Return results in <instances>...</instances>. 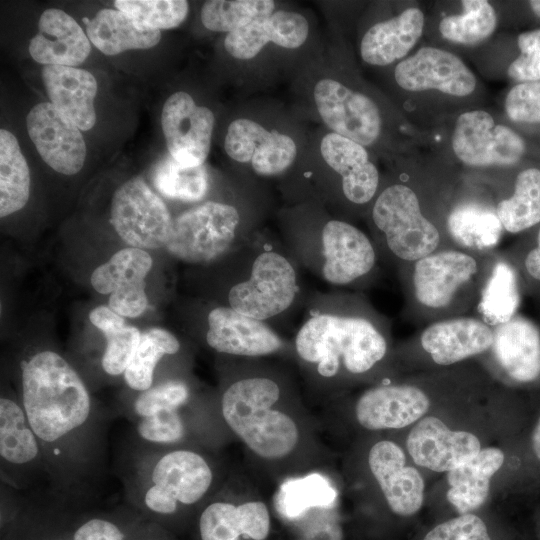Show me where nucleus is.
Returning <instances> with one entry per match:
<instances>
[{
    "mask_svg": "<svg viewBox=\"0 0 540 540\" xmlns=\"http://www.w3.org/2000/svg\"><path fill=\"white\" fill-rule=\"evenodd\" d=\"M234 359L235 369L218 396L219 410L254 475L279 485L327 470L322 423L310 413L292 378L265 359Z\"/></svg>",
    "mask_w": 540,
    "mask_h": 540,
    "instance_id": "f257e3e1",
    "label": "nucleus"
},
{
    "mask_svg": "<svg viewBox=\"0 0 540 540\" xmlns=\"http://www.w3.org/2000/svg\"><path fill=\"white\" fill-rule=\"evenodd\" d=\"M19 402L38 437L46 471L72 483L86 465L96 414L87 387L59 353L36 352L20 364Z\"/></svg>",
    "mask_w": 540,
    "mask_h": 540,
    "instance_id": "f03ea898",
    "label": "nucleus"
},
{
    "mask_svg": "<svg viewBox=\"0 0 540 540\" xmlns=\"http://www.w3.org/2000/svg\"><path fill=\"white\" fill-rule=\"evenodd\" d=\"M232 469L218 451L192 446L144 447L126 478L133 511L175 535L190 530Z\"/></svg>",
    "mask_w": 540,
    "mask_h": 540,
    "instance_id": "7ed1b4c3",
    "label": "nucleus"
},
{
    "mask_svg": "<svg viewBox=\"0 0 540 540\" xmlns=\"http://www.w3.org/2000/svg\"><path fill=\"white\" fill-rule=\"evenodd\" d=\"M292 348L307 384L326 401L343 377L363 375L381 362L387 342L368 319L324 310L306 319Z\"/></svg>",
    "mask_w": 540,
    "mask_h": 540,
    "instance_id": "20e7f679",
    "label": "nucleus"
},
{
    "mask_svg": "<svg viewBox=\"0 0 540 540\" xmlns=\"http://www.w3.org/2000/svg\"><path fill=\"white\" fill-rule=\"evenodd\" d=\"M192 540H273V516L253 475L231 470L189 530Z\"/></svg>",
    "mask_w": 540,
    "mask_h": 540,
    "instance_id": "39448f33",
    "label": "nucleus"
},
{
    "mask_svg": "<svg viewBox=\"0 0 540 540\" xmlns=\"http://www.w3.org/2000/svg\"><path fill=\"white\" fill-rule=\"evenodd\" d=\"M298 292L297 271L290 259L264 247L252 258L246 277L230 287L226 306L267 322L287 311Z\"/></svg>",
    "mask_w": 540,
    "mask_h": 540,
    "instance_id": "423d86ee",
    "label": "nucleus"
},
{
    "mask_svg": "<svg viewBox=\"0 0 540 540\" xmlns=\"http://www.w3.org/2000/svg\"><path fill=\"white\" fill-rule=\"evenodd\" d=\"M239 210L231 204L206 201L177 216L167 251L190 264H207L234 244L241 225Z\"/></svg>",
    "mask_w": 540,
    "mask_h": 540,
    "instance_id": "0eeeda50",
    "label": "nucleus"
},
{
    "mask_svg": "<svg viewBox=\"0 0 540 540\" xmlns=\"http://www.w3.org/2000/svg\"><path fill=\"white\" fill-rule=\"evenodd\" d=\"M372 219L400 259L418 261L432 254L440 242L437 228L422 215L416 194L406 185L384 189L373 205Z\"/></svg>",
    "mask_w": 540,
    "mask_h": 540,
    "instance_id": "6e6552de",
    "label": "nucleus"
},
{
    "mask_svg": "<svg viewBox=\"0 0 540 540\" xmlns=\"http://www.w3.org/2000/svg\"><path fill=\"white\" fill-rule=\"evenodd\" d=\"M110 220L124 242L143 250L166 247L174 221L162 199L139 177L115 191Z\"/></svg>",
    "mask_w": 540,
    "mask_h": 540,
    "instance_id": "1a4fd4ad",
    "label": "nucleus"
},
{
    "mask_svg": "<svg viewBox=\"0 0 540 540\" xmlns=\"http://www.w3.org/2000/svg\"><path fill=\"white\" fill-rule=\"evenodd\" d=\"M312 99L319 118L331 132L364 147L378 140L382 116L377 104L366 94L334 77L323 76L313 85Z\"/></svg>",
    "mask_w": 540,
    "mask_h": 540,
    "instance_id": "9d476101",
    "label": "nucleus"
},
{
    "mask_svg": "<svg viewBox=\"0 0 540 540\" xmlns=\"http://www.w3.org/2000/svg\"><path fill=\"white\" fill-rule=\"evenodd\" d=\"M224 150L230 159L249 165L261 177L284 174L298 157V145L291 135L247 117L236 118L229 124Z\"/></svg>",
    "mask_w": 540,
    "mask_h": 540,
    "instance_id": "9b49d317",
    "label": "nucleus"
},
{
    "mask_svg": "<svg viewBox=\"0 0 540 540\" xmlns=\"http://www.w3.org/2000/svg\"><path fill=\"white\" fill-rule=\"evenodd\" d=\"M205 341L214 351L231 358L266 359L293 355L292 345L267 322L241 314L229 306L213 308L207 316Z\"/></svg>",
    "mask_w": 540,
    "mask_h": 540,
    "instance_id": "f8f14e48",
    "label": "nucleus"
},
{
    "mask_svg": "<svg viewBox=\"0 0 540 540\" xmlns=\"http://www.w3.org/2000/svg\"><path fill=\"white\" fill-rule=\"evenodd\" d=\"M452 148L470 166H510L522 157L525 143L509 127L496 124L489 113L473 110L458 117Z\"/></svg>",
    "mask_w": 540,
    "mask_h": 540,
    "instance_id": "ddd939ff",
    "label": "nucleus"
},
{
    "mask_svg": "<svg viewBox=\"0 0 540 540\" xmlns=\"http://www.w3.org/2000/svg\"><path fill=\"white\" fill-rule=\"evenodd\" d=\"M215 116L185 91L171 94L161 113L169 155L185 166L203 165L209 155Z\"/></svg>",
    "mask_w": 540,
    "mask_h": 540,
    "instance_id": "4468645a",
    "label": "nucleus"
},
{
    "mask_svg": "<svg viewBox=\"0 0 540 540\" xmlns=\"http://www.w3.org/2000/svg\"><path fill=\"white\" fill-rule=\"evenodd\" d=\"M366 466L389 511L400 517L416 514L424 502V479L406 464L403 449L394 441L380 439L366 454Z\"/></svg>",
    "mask_w": 540,
    "mask_h": 540,
    "instance_id": "2eb2a0df",
    "label": "nucleus"
},
{
    "mask_svg": "<svg viewBox=\"0 0 540 540\" xmlns=\"http://www.w3.org/2000/svg\"><path fill=\"white\" fill-rule=\"evenodd\" d=\"M318 272L332 285H347L366 275L375 265L376 254L369 238L352 224L326 221L319 232Z\"/></svg>",
    "mask_w": 540,
    "mask_h": 540,
    "instance_id": "dca6fc26",
    "label": "nucleus"
},
{
    "mask_svg": "<svg viewBox=\"0 0 540 540\" xmlns=\"http://www.w3.org/2000/svg\"><path fill=\"white\" fill-rule=\"evenodd\" d=\"M27 131L37 152L55 171L78 173L86 159L80 128L50 102L35 105L26 117Z\"/></svg>",
    "mask_w": 540,
    "mask_h": 540,
    "instance_id": "f3484780",
    "label": "nucleus"
},
{
    "mask_svg": "<svg viewBox=\"0 0 540 540\" xmlns=\"http://www.w3.org/2000/svg\"><path fill=\"white\" fill-rule=\"evenodd\" d=\"M394 77L402 89L412 92L434 89L463 97L476 87L474 74L459 57L434 47H422L400 61Z\"/></svg>",
    "mask_w": 540,
    "mask_h": 540,
    "instance_id": "a211bd4d",
    "label": "nucleus"
},
{
    "mask_svg": "<svg viewBox=\"0 0 540 540\" xmlns=\"http://www.w3.org/2000/svg\"><path fill=\"white\" fill-rule=\"evenodd\" d=\"M0 457L3 481L20 488L28 476L40 468L46 470L41 443L32 430L19 402L0 398Z\"/></svg>",
    "mask_w": 540,
    "mask_h": 540,
    "instance_id": "6ab92c4d",
    "label": "nucleus"
},
{
    "mask_svg": "<svg viewBox=\"0 0 540 540\" xmlns=\"http://www.w3.org/2000/svg\"><path fill=\"white\" fill-rule=\"evenodd\" d=\"M430 406L412 385H379L365 390L354 404L356 423L367 431L401 429L419 421Z\"/></svg>",
    "mask_w": 540,
    "mask_h": 540,
    "instance_id": "aec40b11",
    "label": "nucleus"
},
{
    "mask_svg": "<svg viewBox=\"0 0 540 540\" xmlns=\"http://www.w3.org/2000/svg\"><path fill=\"white\" fill-rule=\"evenodd\" d=\"M412 460L435 472H449L481 450L479 439L467 431H453L440 419L421 418L407 436Z\"/></svg>",
    "mask_w": 540,
    "mask_h": 540,
    "instance_id": "412c9836",
    "label": "nucleus"
},
{
    "mask_svg": "<svg viewBox=\"0 0 540 540\" xmlns=\"http://www.w3.org/2000/svg\"><path fill=\"white\" fill-rule=\"evenodd\" d=\"M309 33V22L303 14L275 10L226 34L224 48L232 58L249 61L256 58L271 43L283 49H298L305 44Z\"/></svg>",
    "mask_w": 540,
    "mask_h": 540,
    "instance_id": "4be33fe9",
    "label": "nucleus"
},
{
    "mask_svg": "<svg viewBox=\"0 0 540 540\" xmlns=\"http://www.w3.org/2000/svg\"><path fill=\"white\" fill-rule=\"evenodd\" d=\"M319 152L325 165L340 177L341 189L348 201L366 204L374 197L379 172L364 146L328 132L320 140Z\"/></svg>",
    "mask_w": 540,
    "mask_h": 540,
    "instance_id": "5701e85b",
    "label": "nucleus"
},
{
    "mask_svg": "<svg viewBox=\"0 0 540 540\" xmlns=\"http://www.w3.org/2000/svg\"><path fill=\"white\" fill-rule=\"evenodd\" d=\"M31 57L44 66L82 64L90 54L87 34L69 14L60 9L45 10L38 21V32L30 40Z\"/></svg>",
    "mask_w": 540,
    "mask_h": 540,
    "instance_id": "b1692460",
    "label": "nucleus"
},
{
    "mask_svg": "<svg viewBox=\"0 0 540 540\" xmlns=\"http://www.w3.org/2000/svg\"><path fill=\"white\" fill-rule=\"evenodd\" d=\"M476 271V260L462 252L448 250L429 254L419 259L414 267L416 298L426 307H444Z\"/></svg>",
    "mask_w": 540,
    "mask_h": 540,
    "instance_id": "393cba45",
    "label": "nucleus"
},
{
    "mask_svg": "<svg viewBox=\"0 0 540 540\" xmlns=\"http://www.w3.org/2000/svg\"><path fill=\"white\" fill-rule=\"evenodd\" d=\"M42 80L50 103L72 120L80 130H90L96 123L94 100L98 90L95 77L87 70L47 65Z\"/></svg>",
    "mask_w": 540,
    "mask_h": 540,
    "instance_id": "a878e982",
    "label": "nucleus"
},
{
    "mask_svg": "<svg viewBox=\"0 0 540 540\" xmlns=\"http://www.w3.org/2000/svg\"><path fill=\"white\" fill-rule=\"evenodd\" d=\"M494 332L484 322L457 318L437 322L421 334V345L439 365H451L492 347Z\"/></svg>",
    "mask_w": 540,
    "mask_h": 540,
    "instance_id": "bb28decb",
    "label": "nucleus"
},
{
    "mask_svg": "<svg viewBox=\"0 0 540 540\" xmlns=\"http://www.w3.org/2000/svg\"><path fill=\"white\" fill-rule=\"evenodd\" d=\"M424 23L423 12L409 8L391 19L374 24L361 40V58L373 66H387L402 59L421 37Z\"/></svg>",
    "mask_w": 540,
    "mask_h": 540,
    "instance_id": "cd10ccee",
    "label": "nucleus"
},
{
    "mask_svg": "<svg viewBox=\"0 0 540 540\" xmlns=\"http://www.w3.org/2000/svg\"><path fill=\"white\" fill-rule=\"evenodd\" d=\"M497 361L515 381L527 383L540 376V333L522 317H513L494 332L492 344Z\"/></svg>",
    "mask_w": 540,
    "mask_h": 540,
    "instance_id": "c85d7f7f",
    "label": "nucleus"
},
{
    "mask_svg": "<svg viewBox=\"0 0 540 540\" xmlns=\"http://www.w3.org/2000/svg\"><path fill=\"white\" fill-rule=\"evenodd\" d=\"M504 460L505 454L501 449L484 448L447 473L450 485L447 499L460 515L471 513L484 504L491 478L502 467Z\"/></svg>",
    "mask_w": 540,
    "mask_h": 540,
    "instance_id": "c756f323",
    "label": "nucleus"
},
{
    "mask_svg": "<svg viewBox=\"0 0 540 540\" xmlns=\"http://www.w3.org/2000/svg\"><path fill=\"white\" fill-rule=\"evenodd\" d=\"M336 497L327 470H319L279 484L274 504L285 519L299 523L332 510Z\"/></svg>",
    "mask_w": 540,
    "mask_h": 540,
    "instance_id": "7c9ffc66",
    "label": "nucleus"
},
{
    "mask_svg": "<svg viewBox=\"0 0 540 540\" xmlns=\"http://www.w3.org/2000/svg\"><path fill=\"white\" fill-rule=\"evenodd\" d=\"M90 42L106 55L149 49L161 39L160 30L148 28L119 10L102 9L87 24Z\"/></svg>",
    "mask_w": 540,
    "mask_h": 540,
    "instance_id": "2f4dec72",
    "label": "nucleus"
},
{
    "mask_svg": "<svg viewBox=\"0 0 540 540\" xmlns=\"http://www.w3.org/2000/svg\"><path fill=\"white\" fill-rule=\"evenodd\" d=\"M151 526L134 511L84 515L61 523L60 540H145Z\"/></svg>",
    "mask_w": 540,
    "mask_h": 540,
    "instance_id": "473e14b6",
    "label": "nucleus"
},
{
    "mask_svg": "<svg viewBox=\"0 0 540 540\" xmlns=\"http://www.w3.org/2000/svg\"><path fill=\"white\" fill-rule=\"evenodd\" d=\"M30 194V172L18 140L10 131L0 130V216L22 209Z\"/></svg>",
    "mask_w": 540,
    "mask_h": 540,
    "instance_id": "72a5a7b5",
    "label": "nucleus"
},
{
    "mask_svg": "<svg viewBox=\"0 0 540 540\" xmlns=\"http://www.w3.org/2000/svg\"><path fill=\"white\" fill-rule=\"evenodd\" d=\"M447 226L457 243L474 249L495 246L503 229L496 211L475 203L455 207L448 216Z\"/></svg>",
    "mask_w": 540,
    "mask_h": 540,
    "instance_id": "f704fd0d",
    "label": "nucleus"
},
{
    "mask_svg": "<svg viewBox=\"0 0 540 540\" xmlns=\"http://www.w3.org/2000/svg\"><path fill=\"white\" fill-rule=\"evenodd\" d=\"M181 349L177 337L163 328H150L141 333L138 347L124 372L127 386L137 392L153 385L155 368L166 355H175Z\"/></svg>",
    "mask_w": 540,
    "mask_h": 540,
    "instance_id": "c9c22d12",
    "label": "nucleus"
},
{
    "mask_svg": "<svg viewBox=\"0 0 540 540\" xmlns=\"http://www.w3.org/2000/svg\"><path fill=\"white\" fill-rule=\"evenodd\" d=\"M496 213L505 230L524 231L540 222V170L530 168L517 175L513 195L502 200Z\"/></svg>",
    "mask_w": 540,
    "mask_h": 540,
    "instance_id": "e433bc0d",
    "label": "nucleus"
},
{
    "mask_svg": "<svg viewBox=\"0 0 540 540\" xmlns=\"http://www.w3.org/2000/svg\"><path fill=\"white\" fill-rule=\"evenodd\" d=\"M152 182L165 197L184 202L201 201L209 189V175L204 164L185 166L170 155L157 163Z\"/></svg>",
    "mask_w": 540,
    "mask_h": 540,
    "instance_id": "4c0bfd02",
    "label": "nucleus"
},
{
    "mask_svg": "<svg viewBox=\"0 0 540 540\" xmlns=\"http://www.w3.org/2000/svg\"><path fill=\"white\" fill-rule=\"evenodd\" d=\"M152 263L146 250L123 248L93 271L91 284L97 292L110 295L119 288L145 281Z\"/></svg>",
    "mask_w": 540,
    "mask_h": 540,
    "instance_id": "58836bf2",
    "label": "nucleus"
},
{
    "mask_svg": "<svg viewBox=\"0 0 540 540\" xmlns=\"http://www.w3.org/2000/svg\"><path fill=\"white\" fill-rule=\"evenodd\" d=\"M275 10L272 0H209L202 5L200 17L206 29L228 34Z\"/></svg>",
    "mask_w": 540,
    "mask_h": 540,
    "instance_id": "ea45409f",
    "label": "nucleus"
},
{
    "mask_svg": "<svg viewBox=\"0 0 540 540\" xmlns=\"http://www.w3.org/2000/svg\"><path fill=\"white\" fill-rule=\"evenodd\" d=\"M462 7V14L441 20L439 31L445 39L471 45L485 40L495 31L497 16L488 1L464 0Z\"/></svg>",
    "mask_w": 540,
    "mask_h": 540,
    "instance_id": "a19ab883",
    "label": "nucleus"
},
{
    "mask_svg": "<svg viewBox=\"0 0 540 540\" xmlns=\"http://www.w3.org/2000/svg\"><path fill=\"white\" fill-rule=\"evenodd\" d=\"M519 300L513 269L505 262H498L483 290L480 312L488 323L501 325L513 318Z\"/></svg>",
    "mask_w": 540,
    "mask_h": 540,
    "instance_id": "79ce46f5",
    "label": "nucleus"
},
{
    "mask_svg": "<svg viewBox=\"0 0 540 540\" xmlns=\"http://www.w3.org/2000/svg\"><path fill=\"white\" fill-rule=\"evenodd\" d=\"M114 5L140 24L155 30L176 28L189 13V3L185 0H116Z\"/></svg>",
    "mask_w": 540,
    "mask_h": 540,
    "instance_id": "37998d69",
    "label": "nucleus"
},
{
    "mask_svg": "<svg viewBox=\"0 0 540 540\" xmlns=\"http://www.w3.org/2000/svg\"><path fill=\"white\" fill-rule=\"evenodd\" d=\"M188 381L172 378L139 392L132 403L133 420L148 417L158 412L180 408L196 402Z\"/></svg>",
    "mask_w": 540,
    "mask_h": 540,
    "instance_id": "c03bdc74",
    "label": "nucleus"
},
{
    "mask_svg": "<svg viewBox=\"0 0 540 540\" xmlns=\"http://www.w3.org/2000/svg\"><path fill=\"white\" fill-rule=\"evenodd\" d=\"M104 336L106 347L101 358L102 369L109 376L124 375L138 347L140 331L125 325Z\"/></svg>",
    "mask_w": 540,
    "mask_h": 540,
    "instance_id": "a18cd8bd",
    "label": "nucleus"
},
{
    "mask_svg": "<svg viewBox=\"0 0 540 540\" xmlns=\"http://www.w3.org/2000/svg\"><path fill=\"white\" fill-rule=\"evenodd\" d=\"M520 55L510 64L508 75L521 83L540 81V28L517 38Z\"/></svg>",
    "mask_w": 540,
    "mask_h": 540,
    "instance_id": "49530a36",
    "label": "nucleus"
},
{
    "mask_svg": "<svg viewBox=\"0 0 540 540\" xmlns=\"http://www.w3.org/2000/svg\"><path fill=\"white\" fill-rule=\"evenodd\" d=\"M505 111L514 122L540 123V81L515 85L506 96Z\"/></svg>",
    "mask_w": 540,
    "mask_h": 540,
    "instance_id": "de8ad7c7",
    "label": "nucleus"
},
{
    "mask_svg": "<svg viewBox=\"0 0 540 540\" xmlns=\"http://www.w3.org/2000/svg\"><path fill=\"white\" fill-rule=\"evenodd\" d=\"M423 540H491V538L483 520L473 513H466L435 526Z\"/></svg>",
    "mask_w": 540,
    "mask_h": 540,
    "instance_id": "09e8293b",
    "label": "nucleus"
},
{
    "mask_svg": "<svg viewBox=\"0 0 540 540\" xmlns=\"http://www.w3.org/2000/svg\"><path fill=\"white\" fill-rule=\"evenodd\" d=\"M2 540H60L61 522L44 517L16 515L9 522Z\"/></svg>",
    "mask_w": 540,
    "mask_h": 540,
    "instance_id": "8fccbe9b",
    "label": "nucleus"
},
{
    "mask_svg": "<svg viewBox=\"0 0 540 540\" xmlns=\"http://www.w3.org/2000/svg\"><path fill=\"white\" fill-rule=\"evenodd\" d=\"M145 281L119 288L109 295V307L122 317L135 318L147 308Z\"/></svg>",
    "mask_w": 540,
    "mask_h": 540,
    "instance_id": "3c124183",
    "label": "nucleus"
},
{
    "mask_svg": "<svg viewBox=\"0 0 540 540\" xmlns=\"http://www.w3.org/2000/svg\"><path fill=\"white\" fill-rule=\"evenodd\" d=\"M89 319L103 334L126 325L124 318L108 306H98L91 310Z\"/></svg>",
    "mask_w": 540,
    "mask_h": 540,
    "instance_id": "603ef678",
    "label": "nucleus"
},
{
    "mask_svg": "<svg viewBox=\"0 0 540 540\" xmlns=\"http://www.w3.org/2000/svg\"><path fill=\"white\" fill-rule=\"evenodd\" d=\"M525 267L533 278L540 280V230L537 247L528 253L525 260Z\"/></svg>",
    "mask_w": 540,
    "mask_h": 540,
    "instance_id": "864d4df0",
    "label": "nucleus"
},
{
    "mask_svg": "<svg viewBox=\"0 0 540 540\" xmlns=\"http://www.w3.org/2000/svg\"><path fill=\"white\" fill-rule=\"evenodd\" d=\"M299 540H331L330 530L326 526L313 528L301 533Z\"/></svg>",
    "mask_w": 540,
    "mask_h": 540,
    "instance_id": "5fc2aeb1",
    "label": "nucleus"
},
{
    "mask_svg": "<svg viewBox=\"0 0 540 540\" xmlns=\"http://www.w3.org/2000/svg\"><path fill=\"white\" fill-rule=\"evenodd\" d=\"M145 540H178L176 535L152 524Z\"/></svg>",
    "mask_w": 540,
    "mask_h": 540,
    "instance_id": "6e6d98bb",
    "label": "nucleus"
},
{
    "mask_svg": "<svg viewBox=\"0 0 540 540\" xmlns=\"http://www.w3.org/2000/svg\"><path fill=\"white\" fill-rule=\"evenodd\" d=\"M531 447L535 457L540 461V417L538 418L532 431Z\"/></svg>",
    "mask_w": 540,
    "mask_h": 540,
    "instance_id": "4d7b16f0",
    "label": "nucleus"
},
{
    "mask_svg": "<svg viewBox=\"0 0 540 540\" xmlns=\"http://www.w3.org/2000/svg\"><path fill=\"white\" fill-rule=\"evenodd\" d=\"M529 4L534 14L540 18V0H532Z\"/></svg>",
    "mask_w": 540,
    "mask_h": 540,
    "instance_id": "13d9d810",
    "label": "nucleus"
}]
</instances>
